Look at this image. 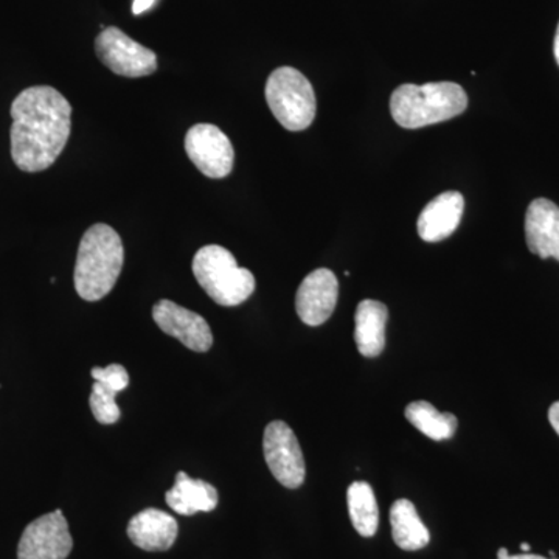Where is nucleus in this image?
<instances>
[{
  "label": "nucleus",
  "mask_w": 559,
  "mask_h": 559,
  "mask_svg": "<svg viewBox=\"0 0 559 559\" xmlns=\"http://www.w3.org/2000/svg\"><path fill=\"white\" fill-rule=\"evenodd\" d=\"M11 157L20 170H47L61 156L72 130V106L50 86L22 91L11 105Z\"/></svg>",
  "instance_id": "obj_1"
},
{
  "label": "nucleus",
  "mask_w": 559,
  "mask_h": 559,
  "mask_svg": "<svg viewBox=\"0 0 559 559\" xmlns=\"http://www.w3.org/2000/svg\"><path fill=\"white\" fill-rule=\"evenodd\" d=\"M123 263V242L112 227L98 223L87 229L81 238L73 274L75 289L81 299H105L116 286Z\"/></svg>",
  "instance_id": "obj_2"
},
{
  "label": "nucleus",
  "mask_w": 559,
  "mask_h": 559,
  "mask_svg": "<svg viewBox=\"0 0 559 559\" xmlns=\"http://www.w3.org/2000/svg\"><path fill=\"white\" fill-rule=\"evenodd\" d=\"M468 108V95L459 84H403L390 98V112L400 127L407 130L429 127L454 119Z\"/></svg>",
  "instance_id": "obj_3"
},
{
  "label": "nucleus",
  "mask_w": 559,
  "mask_h": 559,
  "mask_svg": "<svg viewBox=\"0 0 559 559\" xmlns=\"http://www.w3.org/2000/svg\"><path fill=\"white\" fill-rule=\"evenodd\" d=\"M193 274L210 299L221 307H238L255 290L252 272L238 266L234 253L223 246L209 245L198 250Z\"/></svg>",
  "instance_id": "obj_4"
},
{
  "label": "nucleus",
  "mask_w": 559,
  "mask_h": 559,
  "mask_svg": "<svg viewBox=\"0 0 559 559\" xmlns=\"http://www.w3.org/2000/svg\"><path fill=\"white\" fill-rule=\"evenodd\" d=\"M264 95L272 114L285 130H307L316 119L318 103L314 90L297 69H275L267 79Z\"/></svg>",
  "instance_id": "obj_5"
},
{
  "label": "nucleus",
  "mask_w": 559,
  "mask_h": 559,
  "mask_svg": "<svg viewBox=\"0 0 559 559\" xmlns=\"http://www.w3.org/2000/svg\"><path fill=\"white\" fill-rule=\"evenodd\" d=\"M95 53L116 75L142 79L156 72L157 57L117 27L103 28L95 39Z\"/></svg>",
  "instance_id": "obj_6"
},
{
  "label": "nucleus",
  "mask_w": 559,
  "mask_h": 559,
  "mask_svg": "<svg viewBox=\"0 0 559 559\" xmlns=\"http://www.w3.org/2000/svg\"><path fill=\"white\" fill-rule=\"evenodd\" d=\"M264 459L272 476L289 489L300 488L307 476L304 452L294 430L285 421H272L264 429Z\"/></svg>",
  "instance_id": "obj_7"
},
{
  "label": "nucleus",
  "mask_w": 559,
  "mask_h": 559,
  "mask_svg": "<svg viewBox=\"0 0 559 559\" xmlns=\"http://www.w3.org/2000/svg\"><path fill=\"white\" fill-rule=\"evenodd\" d=\"M186 153L194 167L210 179L227 178L234 170L230 139L215 124L198 123L186 135Z\"/></svg>",
  "instance_id": "obj_8"
},
{
  "label": "nucleus",
  "mask_w": 559,
  "mask_h": 559,
  "mask_svg": "<svg viewBox=\"0 0 559 559\" xmlns=\"http://www.w3.org/2000/svg\"><path fill=\"white\" fill-rule=\"evenodd\" d=\"M72 547L68 521L57 510L27 525L17 547V559H66Z\"/></svg>",
  "instance_id": "obj_9"
},
{
  "label": "nucleus",
  "mask_w": 559,
  "mask_h": 559,
  "mask_svg": "<svg viewBox=\"0 0 559 559\" xmlns=\"http://www.w3.org/2000/svg\"><path fill=\"white\" fill-rule=\"evenodd\" d=\"M153 319L164 333L182 342L187 348L198 353L212 348V330L207 320L198 312L187 310L171 300H160L154 305Z\"/></svg>",
  "instance_id": "obj_10"
},
{
  "label": "nucleus",
  "mask_w": 559,
  "mask_h": 559,
  "mask_svg": "<svg viewBox=\"0 0 559 559\" xmlns=\"http://www.w3.org/2000/svg\"><path fill=\"white\" fill-rule=\"evenodd\" d=\"M340 296V282L330 270H316L305 277L296 296V310L301 322L310 326L325 323L333 314Z\"/></svg>",
  "instance_id": "obj_11"
},
{
  "label": "nucleus",
  "mask_w": 559,
  "mask_h": 559,
  "mask_svg": "<svg viewBox=\"0 0 559 559\" xmlns=\"http://www.w3.org/2000/svg\"><path fill=\"white\" fill-rule=\"evenodd\" d=\"M525 240L530 252L539 259L559 261V207L555 202L539 198L528 205Z\"/></svg>",
  "instance_id": "obj_12"
},
{
  "label": "nucleus",
  "mask_w": 559,
  "mask_h": 559,
  "mask_svg": "<svg viewBox=\"0 0 559 559\" xmlns=\"http://www.w3.org/2000/svg\"><path fill=\"white\" fill-rule=\"evenodd\" d=\"M463 210H465V200L459 191H447L433 198L419 215V238L426 242L447 240L457 230Z\"/></svg>",
  "instance_id": "obj_13"
},
{
  "label": "nucleus",
  "mask_w": 559,
  "mask_h": 559,
  "mask_svg": "<svg viewBox=\"0 0 559 559\" xmlns=\"http://www.w3.org/2000/svg\"><path fill=\"white\" fill-rule=\"evenodd\" d=\"M91 374L95 380L90 399L92 414L102 425H114L121 417L117 393L130 385V374L120 364H110L105 369L94 367Z\"/></svg>",
  "instance_id": "obj_14"
},
{
  "label": "nucleus",
  "mask_w": 559,
  "mask_h": 559,
  "mask_svg": "<svg viewBox=\"0 0 559 559\" xmlns=\"http://www.w3.org/2000/svg\"><path fill=\"white\" fill-rule=\"evenodd\" d=\"M128 536L134 546L146 551L171 549L178 538V521L157 509L140 511L128 524Z\"/></svg>",
  "instance_id": "obj_15"
},
{
  "label": "nucleus",
  "mask_w": 559,
  "mask_h": 559,
  "mask_svg": "<svg viewBox=\"0 0 559 559\" xmlns=\"http://www.w3.org/2000/svg\"><path fill=\"white\" fill-rule=\"evenodd\" d=\"M389 310L378 300H362L355 316V341L364 358H378L385 347Z\"/></svg>",
  "instance_id": "obj_16"
},
{
  "label": "nucleus",
  "mask_w": 559,
  "mask_h": 559,
  "mask_svg": "<svg viewBox=\"0 0 559 559\" xmlns=\"http://www.w3.org/2000/svg\"><path fill=\"white\" fill-rule=\"evenodd\" d=\"M165 500L176 513L182 514V516H193L200 511L210 513L215 510L219 502V496L216 488L209 481L191 479L186 473H178L175 485L165 495Z\"/></svg>",
  "instance_id": "obj_17"
},
{
  "label": "nucleus",
  "mask_w": 559,
  "mask_h": 559,
  "mask_svg": "<svg viewBox=\"0 0 559 559\" xmlns=\"http://www.w3.org/2000/svg\"><path fill=\"white\" fill-rule=\"evenodd\" d=\"M390 524L392 536L400 549L415 551L425 549L430 540L429 530L419 520L414 503L407 499H400L390 509Z\"/></svg>",
  "instance_id": "obj_18"
},
{
  "label": "nucleus",
  "mask_w": 559,
  "mask_h": 559,
  "mask_svg": "<svg viewBox=\"0 0 559 559\" xmlns=\"http://www.w3.org/2000/svg\"><path fill=\"white\" fill-rule=\"evenodd\" d=\"M349 520L364 538H371L380 525V509L367 481H353L347 491Z\"/></svg>",
  "instance_id": "obj_19"
},
{
  "label": "nucleus",
  "mask_w": 559,
  "mask_h": 559,
  "mask_svg": "<svg viewBox=\"0 0 559 559\" xmlns=\"http://www.w3.org/2000/svg\"><path fill=\"white\" fill-rule=\"evenodd\" d=\"M406 418L430 440L443 441L454 437L459 419L454 414H441L428 401H415L406 407Z\"/></svg>",
  "instance_id": "obj_20"
},
{
  "label": "nucleus",
  "mask_w": 559,
  "mask_h": 559,
  "mask_svg": "<svg viewBox=\"0 0 559 559\" xmlns=\"http://www.w3.org/2000/svg\"><path fill=\"white\" fill-rule=\"evenodd\" d=\"M498 559H549L539 557V555H532V554H522V555H510L509 550L506 549V547H502V549H499L498 551ZM557 559V558H551Z\"/></svg>",
  "instance_id": "obj_21"
},
{
  "label": "nucleus",
  "mask_w": 559,
  "mask_h": 559,
  "mask_svg": "<svg viewBox=\"0 0 559 559\" xmlns=\"http://www.w3.org/2000/svg\"><path fill=\"white\" fill-rule=\"evenodd\" d=\"M154 3H156V0H134V3H132V13H145V11L153 9Z\"/></svg>",
  "instance_id": "obj_22"
},
{
  "label": "nucleus",
  "mask_w": 559,
  "mask_h": 559,
  "mask_svg": "<svg viewBox=\"0 0 559 559\" xmlns=\"http://www.w3.org/2000/svg\"><path fill=\"white\" fill-rule=\"evenodd\" d=\"M549 421L551 428L555 429V432L559 436V401L557 403L551 404L549 409Z\"/></svg>",
  "instance_id": "obj_23"
},
{
  "label": "nucleus",
  "mask_w": 559,
  "mask_h": 559,
  "mask_svg": "<svg viewBox=\"0 0 559 559\" xmlns=\"http://www.w3.org/2000/svg\"><path fill=\"white\" fill-rule=\"evenodd\" d=\"M554 51H555V58H557V62L559 66V24H558L557 36H555Z\"/></svg>",
  "instance_id": "obj_24"
},
{
  "label": "nucleus",
  "mask_w": 559,
  "mask_h": 559,
  "mask_svg": "<svg viewBox=\"0 0 559 559\" xmlns=\"http://www.w3.org/2000/svg\"><path fill=\"white\" fill-rule=\"evenodd\" d=\"M521 550L524 551V554H528L530 544H527V543L521 544Z\"/></svg>",
  "instance_id": "obj_25"
}]
</instances>
